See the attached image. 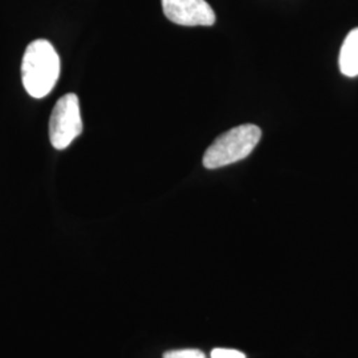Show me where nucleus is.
Here are the masks:
<instances>
[{
    "instance_id": "f257e3e1",
    "label": "nucleus",
    "mask_w": 358,
    "mask_h": 358,
    "mask_svg": "<svg viewBox=\"0 0 358 358\" xmlns=\"http://www.w3.org/2000/svg\"><path fill=\"white\" fill-rule=\"evenodd\" d=\"M60 76V57L51 43L44 38L27 47L22 63V78L27 93L43 99L51 93Z\"/></svg>"
},
{
    "instance_id": "f03ea898",
    "label": "nucleus",
    "mask_w": 358,
    "mask_h": 358,
    "mask_svg": "<svg viewBox=\"0 0 358 358\" xmlns=\"http://www.w3.org/2000/svg\"><path fill=\"white\" fill-rule=\"evenodd\" d=\"M262 138V129L254 124H245L220 134L210 145L203 155L206 169L229 166L247 158Z\"/></svg>"
},
{
    "instance_id": "7ed1b4c3",
    "label": "nucleus",
    "mask_w": 358,
    "mask_h": 358,
    "mask_svg": "<svg viewBox=\"0 0 358 358\" xmlns=\"http://www.w3.org/2000/svg\"><path fill=\"white\" fill-rule=\"evenodd\" d=\"M83 120L78 97L75 93L63 96L52 110L50 141L57 150L66 149L83 133Z\"/></svg>"
},
{
    "instance_id": "20e7f679",
    "label": "nucleus",
    "mask_w": 358,
    "mask_h": 358,
    "mask_svg": "<svg viewBox=\"0 0 358 358\" xmlns=\"http://www.w3.org/2000/svg\"><path fill=\"white\" fill-rule=\"evenodd\" d=\"M167 19L185 27L213 26L217 16L206 0H162Z\"/></svg>"
},
{
    "instance_id": "39448f33",
    "label": "nucleus",
    "mask_w": 358,
    "mask_h": 358,
    "mask_svg": "<svg viewBox=\"0 0 358 358\" xmlns=\"http://www.w3.org/2000/svg\"><path fill=\"white\" fill-rule=\"evenodd\" d=\"M338 65L344 76H358V28L352 29L344 40L340 51Z\"/></svg>"
},
{
    "instance_id": "423d86ee",
    "label": "nucleus",
    "mask_w": 358,
    "mask_h": 358,
    "mask_svg": "<svg viewBox=\"0 0 358 358\" xmlns=\"http://www.w3.org/2000/svg\"><path fill=\"white\" fill-rule=\"evenodd\" d=\"M164 358H206V356L198 349H182L167 352L164 355Z\"/></svg>"
},
{
    "instance_id": "0eeeda50",
    "label": "nucleus",
    "mask_w": 358,
    "mask_h": 358,
    "mask_svg": "<svg viewBox=\"0 0 358 358\" xmlns=\"http://www.w3.org/2000/svg\"><path fill=\"white\" fill-rule=\"evenodd\" d=\"M211 358H245L242 352L235 349H223L217 348L211 352Z\"/></svg>"
}]
</instances>
